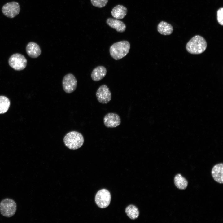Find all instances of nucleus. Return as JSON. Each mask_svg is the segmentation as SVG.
<instances>
[{
    "label": "nucleus",
    "instance_id": "nucleus-13",
    "mask_svg": "<svg viewBox=\"0 0 223 223\" xmlns=\"http://www.w3.org/2000/svg\"><path fill=\"white\" fill-rule=\"evenodd\" d=\"M106 23L108 26L118 32L122 33L126 29V26L124 23L117 19L108 18L106 20Z\"/></svg>",
    "mask_w": 223,
    "mask_h": 223
},
{
    "label": "nucleus",
    "instance_id": "nucleus-4",
    "mask_svg": "<svg viewBox=\"0 0 223 223\" xmlns=\"http://www.w3.org/2000/svg\"><path fill=\"white\" fill-rule=\"evenodd\" d=\"M16 210V204L12 199L5 198L0 203V212L3 216L11 217L15 214Z\"/></svg>",
    "mask_w": 223,
    "mask_h": 223
},
{
    "label": "nucleus",
    "instance_id": "nucleus-5",
    "mask_svg": "<svg viewBox=\"0 0 223 223\" xmlns=\"http://www.w3.org/2000/svg\"><path fill=\"white\" fill-rule=\"evenodd\" d=\"M8 63L9 65L14 70L20 71L26 67L27 60L22 55L16 53L12 55L10 57Z\"/></svg>",
    "mask_w": 223,
    "mask_h": 223
},
{
    "label": "nucleus",
    "instance_id": "nucleus-14",
    "mask_svg": "<svg viewBox=\"0 0 223 223\" xmlns=\"http://www.w3.org/2000/svg\"><path fill=\"white\" fill-rule=\"evenodd\" d=\"M107 72V69L104 67L102 66H97L93 70L91 74V78L94 81H98L105 76Z\"/></svg>",
    "mask_w": 223,
    "mask_h": 223
},
{
    "label": "nucleus",
    "instance_id": "nucleus-2",
    "mask_svg": "<svg viewBox=\"0 0 223 223\" xmlns=\"http://www.w3.org/2000/svg\"><path fill=\"white\" fill-rule=\"evenodd\" d=\"M130 44L127 41H122L113 44L110 47L111 56L115 60H118L125 56L129 53Z\"/></svg>",
    "mask_w": 223,
    "mask_h": 223
},
{
    "label": "nucleus",
    "instance_id": "nucleus-6",
    "mask_svg": "<svg viewBox=\"0 0 223 223\" xmlns=\"http://www.w3.org/2000/svg\"><path fill=\"white\" fill-rule=\"evenodd\" d=\"M95 202L99 208H103L109 205L111 200L110 192L106 189H102L98 191L95 197Z\"/></svg>",
    "mask_w": 223,
    "mask_h": 223
},
{
    "label": "nucleus",
    "instance_id": "nucleus-20",
    "mask_svg": "<svg viewBox=\"0 0 223 223\" xmlns=\"http://www.w3.org/2000/svg\"><path fill=\"white\" fill-rule=\"evenodd\" d=\"M108 0H90L93 6L98 8H102L105 6Z\"/></svg>",
    "mask_w": 223,
    "mask_h": 223
},
{
    "label": "nucleus",
    "instance_id": "nucleus-16",
    "mask_svg": "<svg viewBox=\"0 0 223 223\" xmlns=\"http://www.w3.org/2000/svg\"><path fill=\"white\" fill-rule=\"evenodd\" d=\"M158 31L161 34L164 35H169L172 33L173 28L170 24L165 21L160 22L157 26Z\"/></svg>",
    "mask_w": 223,
    "mask_h": 223
},
{
    "label": "nucleus",
    "instance_id": "nucleus-3",
    "mask_svg": "<svg viewBox=\"0 0 223 223\" xmlns=\"http://www.w3.org/2000/svg\"><path fill=\"white\" fill-rule=\"evenodd\" d=\"M63 141L65 146L71 150L81 147L84 142V138L81 133L76 131L68 133L64 137Z\"/></svg>",
    "mask_w": 223,
    "mask_h": 223
},
{
    "label": "nucleus",
    "instance_id": "nucleus-12",
    "mask_svg": "<svg viewBox=\"0 0 223 223\" xmlns=\"http://www.w3.org/2000/svg\"><path fill=\"white\" fill-rule=\"evenodd\" d=\"M211 174L214 180L221 184L223 183V164L219 163L214 165L213 167Z\"/></svg>",
    "mask_w": 223,
    "mask_h": 223
},
{
    "label": "nucleus",
    "instance_id": "nucleus-11",
    "mask_svg": "<svg viewBox=\"0 0 223 223\" xmlns=\"http://www.w3.org/2000/svg\"><path fill=\"white\" fill-rule=\"evenodd\" d=\"M26 50L28 55L30 57L33 58L38 57L41 53L39 46L33 42H29L26 46Z\"/></svg>",
    "mask_w": 223,
    "mask_h": 223
},
{
    "label": "nucleus",
    "instance_id": "nucleus-9",
    "mask_svg": "<svg viewBox=\"0 0 223 223\" xmlns=\"http://www.w3.org/2000/svg\"><path fill=\"white\" fill-rule=\"evenodd\" d=\"M96 95L98 101L102 104H107L111 99V93L107 86L104 84L98 88Z\"/></svg>",
    "mask_w": 223,
    "mask_h": 223
},
{
    "label": "nucleus",
    "instance_id": "nucleus-18",
    "mask_svg": "<svg viewBox=\"0 0 223 223\" xmlns=\"http://www.w3.org/2000/svg\"><path fill=\"white\" fill-rule=\"evenodd\" d=\"M125 212L128 216L133 220L136 219L139 215V212L138 208L133 205L128 206L125 209Z\"/></svg>",
    "mask_w": 223,
    "mask_h": 223
},
{
    "label": "nucleus",
    "instance_id": "nucleus-10",
    "mask_svg": "<svg viewBox=\"0 0 223 223\" xmlns=\"http://www.w3.org/2000/svg\"><path fill=\"white\" fill-rule=\"evenodd\" d=\"M121 122L120 116L114 113H109L106 114L103 118V122L107 128H115L119 126Z\"/></svg>",
    "mask_w": 223,
    "mask_h": 223
},
{
    "label": "nucleus",
    "instance_id": "nucleus-8",
    "mask_svg": "<svg viewBox=\"0 0 223 223\" xmlns=\"http://www.w3.org/2000/svg\"><path fill=\"white\" fill-rule=\"evenodd\" d=\"M62 84L64 91L67 93H71L76 90L77 86V81L73 74L68 73L63 77Z\"/></svg>",
    "mask_w": 223,
    "mask_h": 223
},
{
    "label": "nucleus",
    "instance_id": "nucleus-21",
    "mask_svg": "<svg viewBox=\"0 0 223 223\" xmlns=\"http://www.w3.org/2000/svg\"><path fill=\"white\" fill-rule=\"evenodd\" d=\"M217 19L218 23L222 26L223 25V8H220L217 11Z\"/></svg>",
    "mask_w": 223,
    "mask_h": 223
},
{
    "label": "nucleus",
    "instance_id": "nucleus-15",
    "mask_svg": "<svg viewBox=\"0 0 223 223\" xmlns=\"http://www.w3.org/2000/svg\"><path fill=\"white\" fill-rule=\"evenodd\" d=\"M127 13V8L122 5H118L112 10L111 14L115 19H120L124 18Z\"/></svg>",
    "mask_w": 223,
    "mask_h": 223
},
{
    "label": "nucleus",
    "instance_id": "nucleus-19",
    "mask_svg": "<svg viewBox=\"0 0 223 223\" xmlns=\"http://www.w3.org/2000/svg\"><path fill=\"white\" fill-rule=\"evenodd\" d=\"M10 101L7 97L0 96V114L6 112L10 107Z\"/></svg>",
    "mask_w": 223,
    "mask_h": 223
},
{
    "label": "nucleus",
    "instance_id": "nucleus-1",
    "mask_svg": "<svg viewBox=\"0 0 223 223\" xmlns=\"http://www.w3.org/2000/svg\"><path fill=\"white\" fill-rule=\"evenodd\" d=\"M207 47V43L202 36L195 35L187 42L186 48L187 51L192 54H199L204 52Z\"/></svg>",
    "mask_w": 223,
    "mask_h": 223
},
{
    "label": "nucleus",
    "instance_id": "nucleus-17",
    "mask_svg": "<svg viewBox=\"0 0 223 223\" xmlns=\"http://www.w3.org/2000/svg\"><path fill=\"white\" fill-rule=\"evenodd\" d=\"M176 186L180 190H185L187 187L188 182L186 179L180 174H177L174 178Z\"/></svg>",
    "mask_w": 223,
    "mask_h": 223
},
{
    "label": "nucleus",
    "instance_id": "nucleus-7",
    "mask_svg": "<svg viewBox=\"0 0 223 223\" xmlns=\"http://www.w3.org/2000/svg\"><path fill=\"white\" fill-rule=\"evenodd\" d=\"M20 7L19 3L13 1L7 3L2 7V11L4 15L8 18H12L15 17L19 13Z\"/></svg>",
    "mask_w": 223,
    "mask_h": 223
}]
</instances>
